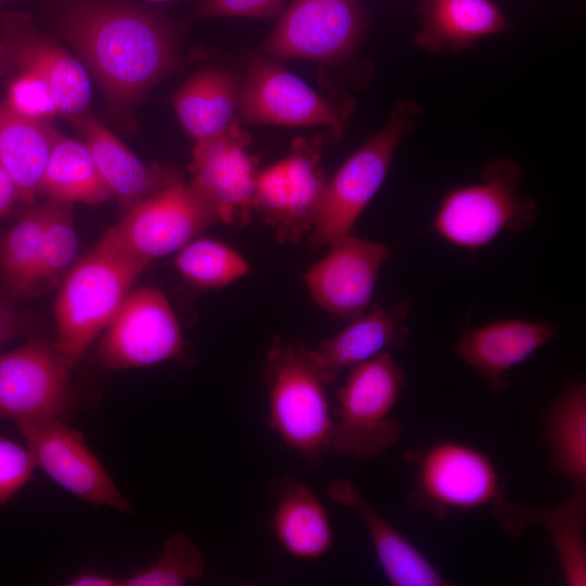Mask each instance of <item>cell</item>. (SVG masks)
Returning <instances> with one entry per match:
<instances>
[{
	"label": "cell",
	"instance_id": "cell-1",
	"mask_svg": "<svg viewBox=\"0 0 586 586\" xmlns=\"http://www.w3.org/2000/svg\"><path fill=\"white\" fill-rule=\"evenodd\" d=\"M56 30L101 89L107 113L125 130L149 92L183 66L184 26L123 0H65Z\"/></svg>",
	"mask_w": 586,
	"mask_h": 586
},
{
	"label": "cell",
	"instance_id": "cell-2",
	"mask_svg": "<svg viewBox=\"0 0 586 586\" xmlns=\"http://www.w3.org/2000/svg\"><path fill=\"white\" fill-rule=\"evenodd\" d=\"M146 267L100 239L68 269L55 300L53 344L69 368L104 330Z\"/></svg>",
	"mask_w": 586,
	"mask_h": 586
},
{
	"label": "cell",
	"instance_id": "cell-3",
	"mask_svg": "<svg viewBox=\"0 0 586 586\" xmlns=\"http://www.w3.org/2000/svg\"><path fill=\"white\" fill-rule=\"evenodd\" d=\"M267 387L268 422L282 442L309 467L328 454L332 411L327 385L302 340L275 341L262 368Z\"/></svg>",
	"mask_w": 586,
	"mask_h": 586
},
{
	"label": "cell",
	"instance_id": "cell-4",
	"mask_svg": "<svg viewBox=\"0 0 586 586\" xmlns=\"http://www.w3.org/2000/svg\"><path fill=\"white\" fill-rule=\"evenodd\" d=\"M404 385V372L390 352L351 367L337 392L328 451L367 461L395 446L403 425L394 409Z\"/></svg>",
	"mask_w": 586,
	"mask_h": 586
},
{
	"label": "cell",
	"instance_id": "cell-5",
	"mask_svg": "<svg viewBox=\"0 0 586 586\" xmlns=\"http://www.w3.org/2000/svg\"><path fill=\"white\" fill-rule=\"evenodd\" d=\"M413 483L407 507L438 519L456 511L494 507L505 499L504 483L493 459L482 449L461 441L442 438L407 450Z\"/></svg>",
	"mask_w": 586,
	"mask_h": 586
},
{
	"label": "cell",
	"instance_id": "cell-6",
	"mask_svg": "<svg viewBox=\"0 0 586 586\" xmlns=\"http://www.w3.org/2000/svg\"><path fill=\"white\" fill-rule=\"evenodd\" d=\"M520 166L509 160L488 164L482 182L450 190L432 222L446 242L467 250L481 249L504 231L527 229L537 216L534 201L518 192Z\"/></svg>",
	"mask_w": 586,
	"mask_h": 586
},
{
	"label": "cell",
	"instance_id": "cell-7",
	"mask_svg": "<svg viewBox=\"0 0 586 586\" xmlns=\"http://www.w3.org/2000/svg\"><path fill=\"white\" fill-rule=\"evenodd\" d=\"M420 107L397 104L385 125L371 135L327 181L317 219L309 232L311 249L329 246L351 233L381 188L399 143L413 128Z\"/></svg>",
	"mask_w": 586,
	"mask_h": 586
},
{
	"label": "cell",
	"instance_id": "cell-8",
	"mask_svg": "<svg viewBox=\"0 0 586 586\" xmlns=\"http://www.w3.org/2000/svg\"><path fill=\"white\" fill-rule=\"evenodd\" d=\"M321 153V136L296 137L286 157L258 174L253 209L279 242L296 244L315 225L328 181Z\"/></svg>",
	"mask_w": 586,
	"mask_h": 586
},
{
	"label": "cell",
	"instance_id": "cell-9",
	"mask_svg": "<svg viewBox=\"0 0 586 586\" xmlns=\"http://www.w3.org/2000/svg\"><path fill=\"white\" fill-rule=\"evenodd\" d=\"M216 221L213 208L182 179L126 212L101 240L149 266Z\"/></svg>",
	"mask_w": 586,
	"mask_h": 586
},
{
	"label": "cell",
	"instance_id": "cell-10",
	"mask_svg": "<svg viewBox=\"0 0 586 586\" xmlns=\"http://www.w3.org/2000/svg\"><path fill=\"white\" fill-rule=\"evenodd\" d=\"M239 112L249 124L323 126L334 139L342 136L349 114L267 55L250 59L240 82Z\"/></svg>",
	"mask_w": 586,
	"mask_h": 586
},
{
	"label": "cell",
	"instance_id": "cell-11",
	"mask_svg": "<svg viewBox=\"0 0 586 586\" xmlns=\"http://www.w3.org/2000/svg\"><path fill=\"white\" fill-rule=\"evenodd\" d=\"M240 115L222 132L198 140L189 164V184L232 227L250 221L259 174V156L251 153V135Z\"/></svg>",
	"mask_w": 586,
	"mask_h": 586
},
{
	"label": "cell",
	"instance_id": "cell-12",
	"mask_svg": "<svg viewBox=\"0 0 586 586\" xmlns=\"http://www.w3.org/2000/svg\"><path fill=\"white\" fill-rule=\"evenodd\" d=\"M69 369L53 342L37 335L0 353V417L15 425L63 419L73 397Z\"/></svg>",
	"mask_w": 586,
	"mask_h": 586
},
{
	"label": "cell",
	"instance_id": "cell-13",
	"mask_svg": "<svg viewBox=\"0 0 586 586\" xmlns=\"http://www.w3.org/2000/svg\"><path fill=\"white\" fill-rule=\"evenodd\" d=\"M103 331L98 357L113 370L153 366L183 351L175 313L165 295L152 286L129 292Z\"/></svg>",
	"mask_w": 586,
	"mask_h": 586
},
{
	"label": "cell",
	"instance_id": "cell-14",
	"mask_svg": "<svg viewBox=\"0 0 586 586\" xmlns=\"http://www.w3.org/2000/svg\"><path fill=\"white\" fill-rule=\"evenodd\" d=\"M365 27L358 0H292L262 51L277 61L337 62L353 52Z\"/></svg>",
	"mask_w": 586,
	"mask_h": 586
},
{
	"label": "cell",
	"instance_id": "cell-15",
	"mask_svg": "<svg viewBox=\"0 0 586 586\" xmlns=\"http://www.w3.org/2000/svg\"><path fill=\"white\" fill-rule=\"evenodd\" d=\"M37 467L72 495L123 512L131 510L105 468L88 447L84 434L62 419L16 425Z\"/></svg>",
	"mask_w": 586,
	"mask_h": 586
},
{
	"label": "cell",
	"instance_id": "cell-16",
	"mask_svg": "<svg viewBox=\"0 0 586 586\" xmlns=\"http://www.w3.org/2000/svg\"><path fill=\"white\" fill-rule=\"evenodd\" d=\"M0 33L4 63L41 77L54 95L61 117L68 120L88 112L90 78L78 58L41 33L25 13L3 14Z\"/></svg>",
	"mask_w": 586,
	"mask_h": 586
},
{
	"label": "cell",
	"instance_id": "cell-17",
	"mask_svg": "<svg viewBox=\"0 0 586 586\" xmlns=\"http://www.w3.org/2000/svg\"><path fill=\"white\" fill-rule=\"evenodd\" d=\"M329 253L304 275L315 303L334 317L354 319L371 303L388 246L351 233L331 245Z\"/></svg>",
	"mask_w": 586,
	"mask_h": 586
},
{
	"label": "cell",
	"instance_id": "cell-18",
	"mask_svg": "<svg viewBox=\"0 0 586 586\" xmlns=\"http://www.w3.org/2000/svg\"><path fill=\"white\" fill-rule=\"evenodd\" d=\"M557 331L546 321L500 319L466 327L455 348L493 392H502L509 386L510 372L553 339Z\"/></svg>",
	"mask_w": 586,
	"mask_h": 586
},
{
	"label": "cell",
	"instance_id": "cell-19",
	"mask_svg": "<svg viewBox=\"0 0 586 586\" xmlns=\"http://www.w3.org/2000/svg\"><path fill=\"white\" fill-rule=\"evenodd\" d=\"M68 120L84 136L103 182L125 212L183 179L174 165H145L89 111Z\"/></svg>",
	"mask_w": 586,
	"mask_h": 586
},
{
	"label": "cell",
	"instance_id": "cell-20",
	"mask_svg": "<svg viewBox=\"0 0 586 586\" xmlns=\"http://www.w3.org/2000/svg\"><path fill=\"white\" fill-rule=\"evenodd\" d=\"M411 306L410 298L400 300L392 307L372 304L335 335L309 347L310 358L322 381L330 384L346 368L390 349L405 348L409 335L405 320Z\"/></svg>",
	"mask_w": 586,
	"mask_h": 586
},
{
	"label": "cell",
	"instance_id": "cell-21",
	"mask_svg": "<svg viewBox=\"0 0 586 586\" xmlns=\"http://www.w3.org/2000/svg\"><path fill=\"white\" fill-rule=\"evenodd\" d=\"M329 498L359 517L372 542L381 569L393 586H447L433 563L406 536L394 527L346 479H333L327 487Z\"/></svg>",
	"mask_w": 586,
	"mask_h": 586
},
{
	"label": "cell",
	"instance_id": "cell-22",
	"mask_svg": "<svg viewBox=\"0 0 586 586\" xmlns=\"http://www.w3.org/2000/svg\"><path fill=\"white\" fill-rule=\"evenodd\" d=\"M493 511L510 535H520L528 525L544 528L553 544L565 584L586 585V488H574V494L552 507L524 506L502 499Z\"/></svg>",
	"mask_w": 586,
	"mask_h": 586
},
{
	"label": "cell",
	"instance_id": "cell-23",
	"mask_svg": "<svg viewBox=\"0 0 586 586\" xmlns=\"http://www.w3.org/2000/svg\"><path fill=\"white\" fill-rule=\"evenodd\" d=\"M275 507L268 528L291 557L311 561L329 552L334 537L327 510L313 491L294 476L275 479Z\"/></svg>",
	"mask_w": 586,
	"mask_h": 586
},
{
	"label": "cell",
	"instance_id": "cell-24",
	"mask_svg": "<svg viewBox=\"0 0 586 586\" xmlns=\"http://www.w3.org/2000/svg\"><path fill=\"white\" fill-rule=\"evenodd\" d=\"M416 46L431 53L461 51L482 37L507 28V20L492 0H425Z\"/></svg>",
	"mask_w": 586,
	"mask_h": 586
},
{
	"label": "cell",
	"instance_id": "cell-25",
	"mask_svg": "<svg viewBox=\"0 0 586 586\" xmlns=\"http://www.w3.org/2000/svg\"><path fill=\"white\" fill-rule=\"evenodd\" d=\"M240 82L229 71L205 67L190 75L171 94L182 128L203 140L226 130L239 114Z\"/></svg>",
	"mask_w": 586,
	"mask_h": 586
},
{
	"label": "cell",
	"instance_id": "cell-26",
	"mask_svg": "<svg viewBox=\"0 0 586 586\" xmlns=\"http://www.w3.org/2000/svg\"><path fill=\"white\" fill-rule=\"evenodd\" d=\"M61 132L54 122L23 118L0 101V163L17 186L21 201L33 205L51 150Z\"/></svg>",
	"mask_w": 586,
	"mask_h": 586
},
{
	"label": "cell",
	"instance_id": "cell-27",
	"mask_svg": "<svg viewBox=\"0 0 586 586\" xmlns=\"http://www.w3.org/2000/svg\"><path fill=\"white\" fill-rule=\"evenodd\" d=\"M544 440L552 468L574 488H586V384L570 379L544 416Z\"/></svg>",
	"mask_w": 586,
	"mask_h": 586
},
{
	"label": "cell",
	"instance_id": "cell-28",
	"mask_svg": "<svg viewBox=\"0 0 586 586\" xmlns=\"http://www.w3.org/2000/svg\"><path fill=\"white\" fill-rule=\"evenodd\" d=\"M43 216L33 204L0 238V293L15 302L40 295Z\"/></svg>",
	"mask_w": 586,
	"mask_h": 586
},
{
	"label": "cell",
	"instance_id": "cell-29",
	"mask_svg": "<svg viewBox=\"0 0 586 586\" xmlns=\"http://www.w3.org/2000/svg\"><path fill=\"white\" fill-rule=\"evenodd\" d=\"M39 196L73 204H99L113 198L86 143L62 133L51 150Z\"/></svg>",
	"mask_w": 586,
	"mask_h": 586
},
{
	"label": "cell",
	"instance_id": "cell-30",
	"mask_svg": "<svg viewBox=\"0 0 586 586\" xmlns=\"http://www.w3.org/2000/svg\"><path fill=\"white\" fill-rule=\"evenodd\" d=\"M43 205L40 295L61 283L73 266L78 250L74 204L46 199Z\"/></svg>",
	"mask_w": 586,
	"mask_h": 586
},
{
	"label": "cell",
	"instance_id": "cell-31",
	"mask_svg": "<svg viewBox=\"0 0 586 586\" xmlns=\"http://www.w3.org/2000/svg\"><path fill=\"white\" fill-rule=\"evenodd\" d=\"M174 265L190 283L200 288H220L249 271L244 258L217 240L195 238L177 252Z\"/></svg>",
	"mask_w": 586,
	"mask_h": 586
},
{
	"label": "cell",
	"instance_id": "cell-32",
	"mask_svg": "<svg viewBox=\"0 0 586 586\" xmlns=\"http://www.w3.org/2000/svg\"><path fill=\"white\" fill-rule=\"evenodd\" d=\"M203 555L182 533H174L164 543L163 551L151 566L120 581L124 586H183L202 577Z\"/></svg>",
	"mask_w": 586,
	"mask_h": 586
},
{
	"label": "cell",
	"instance_id": "cell-33",
	"mask_svg": "<svg viewBox=\"0 0 586 586\" xmlns=\"http://www.w3.org/2000/svg\"><path fill=\"white\" fill-rule=\"evenodd\" d=\"M2 103L12 113L30 120L54 122L60 116L49 85L30 72H18L9 81Z\"/></svg>",
	"mask_w": 586,
	"mask_h": 586
},
{
	"label": "cell",
	"instance_id": "cell-34",
	"mask_svg": "<svg viewBox=\"0 0 586 586\" xmlns=\"http://www.w3.org/2000/svg\"><path fill=\"white\" fill-rule=\"evenodd\" d=\"M36 468L26 444L0 436V505L9 501L29 481Z\"/></svg>",
	"mask_w": 586,
	"mask_h": 586
},
{
	"label": "cell",
	"instance_id": "cell-35",
	"mask_svg": "<svg viewBox=\"0 0 586 586\" xmlns=\"http://www.w3.org/2000/svg\"><path fill=\"white\" fill-rule=\"evenodd\" d=\"M285 0H199L195 18L242 16L275 18L283 10Z\"/></svg>",
	"mask_w": 586,
	"mask_h": 586
},
{
	"label": "cell",
	"instance_id": "cell-36",
	"mask_svg": "<svg viewBox=\"0 0 586 586\" xmlns=\"http://www.w3.org/2000/svg\"><path fill=\"white\" fill-rule=\"evenodd\" d=\"M30 327L27 311L0 293V348L26 334Z\"/></svg>",
	"mask_w": 586,
	"mask_h": 586
},
{
	"label": "cell",
	"instance_id": "cell-37",
	"mask_svg": "<svg viewBox=\"0 0 586 586\" xmlns=\"http://www.w3.org/2000/svg\"><path fill=\"white\" fill-rule=\"evenodd\" d=\"M22 202L16 183L0 163V217L9 215Z\"/></svg>",
	"mask_w": 586,
	"mask_h": 586
},
{
	"label": "cell",
	"instance_id": "cell-38",
	"mask_svg": "<svg viewBox=\"0 0 586 586\" xmlns=\"http://www.w3.org/2000/svg\"><path fill=\"white\" fill-rule=\"evenodd\" d=\"M120 581L114 576L95 572L85 571L73 578H71L66 585L68 586H117L120 585Z\"/></svg>",
	"mask_w": 586,
	"mask_h": 586
},
{
	"label": "cell",
	"instance_id": "cell-39",
	"mask_svg": "<svg viewBox=\"0 0 586 586\" xmlns=\"http://www.w3.org/2000/svg\"><path fill=\"white\" fill-rule=\"evenodd\" d=\"M5 65L4 63V56H3V48L0 42V74L2 73V66Z\"/></svg>",
	"mask_w": 586,
	"mask_h": 586
},
{
	"label": "cell",
	"instance_id": "cell-40",
	"mask_svg": "<svg viewBox=\"0 0 586 586\" xmlns=\"http://www.w3.org/2000/svg\"><path fill=\"white\" fill-rule=\"evenodd\" d=\"M144 1H148V2H169V1H174V0H144Z\"/></svg>",
	"mask_w": 586,
	"mask_h": 586
}]
</instances>
